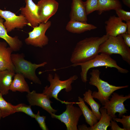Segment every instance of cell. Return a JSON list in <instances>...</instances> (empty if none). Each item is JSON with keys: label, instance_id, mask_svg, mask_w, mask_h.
<instances>
[{"label": "cell", "instance_id": "obj_34", "mask_svg": "<svg viewBox=\"0 0 130 130\" xmlns=\"http://www.w3.org/2000/svg\"><path fill=\"white\" fill-rule=\"evenodd\" d=\"M124 3L129 7H130V0H122Z\"/></svg>", "mask_w": 130, "mask_h": 130}, {"label": "cell", "instance_id": "obj_16", "mask_svg": "<svg viewBox=\"0 0 130 130\" xmlns=\"http://www.w3.org/2000/svg\"><path fill=\"white\" fill-rule=\"evenodd\" d=\"M87 16L84 2L82 0H72L70 20L87 22Z\"/></svg>", "mask_w": 130, "mask_h": 130}, {"label": "cell", "instance_id": "obj_28", "mask_svg": "<svg viewBox=\"0 0 130 130\" xmlns=\"http://www.w3.org/2000/svg\"><path fill=\"white\" fill-rule=\"evenodd\" d=\"M122 118L115 117L113 119L116 121L121 123L123 125V128L125 130H130V115H123Z\"/></svg>", "mask_w": 130, "mask_h": 130}, {"label": "cell", "instance_id": "obj_7", "mask_svg": "<svg viewBox=\"0 0 130 130\" xmlns=\"http://www.w3.org/2000/svg\"><path fill=\"white\" fill-rule=\"evenodd\" d=\"M76 102H72L66 104L65 110L60 115L53 113L51 114L52 118L57 119L64 123L67 130H78V121L82 115L80 108L73 105Z\"/></svg>", "mask_w": 130, "mask_h": 130}, {"label": "cell", "instance_id": "obj_17", "mask_svg": "<svg viewBox=\"0 0 130 130\" xmlns=\"http://www.w3.org/2000/svg\"><path fill=\"white\" fill-rule=\"evenodd\" d=\"M4 20L0 17V38L4 39L13 51L20 50L23 46V43L17 36L12 37L9 36L3 23Z\"/></svg>", "mask_w": 130, "mask_h": 130}, {"label": "cell", "instance_id": "obj_9", "mask_svg": "<svg viewBox=\"0 0 130 130\" xmlns=\"http://www.w3.org/2000/svg\"><path fill=\"white\" fill-rule=\"evenodd\" d=\"M111 96V97L103 107L107 110V113L112 119L116 117L115 114L117 112L118 113V116L120 117L128 111L124 103L127 100L130 99V94L124 96L114 92Z\"/></svg>", "mask_w": 130, "mask_h": 130}, {"label": "cell", "instance_id": "obj_11", "mask_svg": "<svg viewBox=\"0 0 130 130\" xmlns=\"http://www.w3.org/2000/svg\"><path fill=\"white\" fill-rule=\"evenodd\" d=\"M27 100L31 106H36L40 107L46 111L50 115L55 114L57 110L53 109L51 105L53 102L46 94L38 93L35 90L28 92L26 95Z\"/></svg>", "mask_w": 130, "mask_h": 130}, {"label": "cell", "instance_id": "obj_1", "mask_svg": "<svg viewBox=\"0 0 130 130\" xmlns=\"http://www.w3.org/2000/svg\"><path fill=\"white\" fill-rule=\"evenodd\" d=\"M106 34L101 37L86 38L76 44L70 58L73 64H79L90 60L98 54L100 45L109 37Z\"/></svg>", "mask_w": 130, "mask_h": 130}, {"label": "cell", "instance_id": "obj_23", "mask_svg": "<svg viewBox=\"0 0 130 130\" xmlns=\"http://www.w3.org/2000/svg\"><path fill=\"white\" fill-rule=\"evenodd\" d=\"M122 8V5L118 0H98L97 11L99 15L103 12L112 10Z\"/></svg>", "mask_w": 130, "mask_h": 130}, {"label": "cell", "instance_id": "obj_29", "mask_svg": "<svg viewBox=\"0 0 130 130\" xmlns=\"http://www.w3.org/2000/svg\"><path fill=\"white\" fill-rule=\"evenodd\" d=\"M39 124V126L42 130H49L46 124L45 120L46 117L44 116H41L39 110L36 114L34 118Z\"/></svg>", "mask_w": 130, "mask_h": 130}, {"label": "cell", "instance_id": "obj_3", "mask_svg": "<svg viewBox=\"0 0 130 130\" xmlns=\"http://www.w3.org/2000/svg\"><path fill=\"white\" fill-rule=\"evenodd\" d=\"M71 66L74 67L78 66H81V78L82 81L85 83L88 81L87 76L88 72L91 68L105 66L115 68L118 72L123 73H127L129 72L127 70L119 66L116 61L112 58L110 55L102 53L98 54L93 58L86 61L77 64H73Z\"/></svg>", "mask_w": 130, "mask_h": 130}, {"label": "cell", "instance_id": "obj_19", "mask_svg": "<svg viewBox=\"0 0 130 130\" xmlns=\"http://www.w3.org/2000/svg\"><path fill=\"white\" fill-rule=\"evenodd\" d=\"M15 73L8 70L0 71V89L3 95L8 94Z\"/></svg>", "mask_w": 130, "mask_h": 130}, {"label": "cell", "instance_id": "obj_27", "mask_svg": "<svg viewBox=\"0 0 130 130\" xmlns=\"http://www.w3.org/2000/svg\"><path fill=\"white\" fill-rule=\"evenodd\" d=\"M98 0H87L84 2L87 15L97 10Z\"/></svg>", "mask_w": 130, "mask_h": 130}, {"label": "cell", "instance_id": "obj_36", "mask_svg": "<svg viewBox=\"0 0 130 130\" xmlns=\"http://www.w3.org/2000/svg\"><path fill=\"white\" fill-rule=\"evenodd\" d=\"M0 92H1V91L0 89Z\"/></svg>", "mask_w": 130, "mask_h": 130}, {"label": "cell", "instance_id": "obj_21", "mask_svg": "<svg viewBox=\"0 0 130 130\" xmlns=\"http://www.w3.org/2000/svg\"><path fill=\"white\" fill-rule=\"evenodd\" d=\"M78 102H76L81 109L84 117L86 122L90 126L92 127L98 122V120L91 110L85 104L83 98L78 97Z\"/></svg>", "mask_w": 130, "mask_h": 130}, {"label": "cell", "instance_id": "obj_5", "mask_svg": "<svg viewBox=\"0 0 130 130\" xmlns=\"http://www.w3.org/2000/svg\"><path fill=\"white\" fill-rule=\"evenodd\" d=\"M78 78L77 75H74L66 80H60V77L57 73H55L54 77L52 74H49L47 79L50 83V85H46L44 88L43 93L46 95L50 98H53L62 104H66L71 103L72 102L65 101L60 99L58 98V95L63 89H65L67 92L71 91L72 89V83Z\"/></svg>", "mask_w": 130, "mask_h": 130}, {"label": "cell", "instance_id": "obj_22", "mask_svg": "<svg viewBox=\"0 0 130 130\" xmlns=\"http://www.w3.org/2000/svg\"><path fill=\"white\" fill-rule=\"evenodd\" d=\"M101 116L99 121L91 127H88L87 130H106L110 126L111 117L107 113V110L102 107L99 108Z\"/></svg>", "mask_w": 130, "mask_h": 130}, {"label": "cell", "instance_id": "obj_13", "mask_svg": "<svg viewBox=\"0 0 130 130\" xmlns=\"http://www.w3.org/2000/svg\"><path fill=\"white\" fill-rule=\"evenodd\" d=\"M25 6L20 8V14L25 18L29 26L33 28L38 26L41 22L38 14V6L32 0H25Z\"/></svg>", "mask_w": 130, "mask_h": 130}, {"label": "cell", "instance_id": "obj_6", "mask_svg": "<svg viewBox=\"0 0 130 130\" xmlns=\"http://www.w3.org/2000/svg\"><path fill=\"white\" fill-rule=\"evenodd\" d=\"M98 53L109 55H120L123 59L130 65V49L124 42L121 34L115 37L109 36L99 46Z\"/></svg>", "mask_w": 130, "mask_h": 130}, {"label": "cell", "instance_id": "obj_15", "mask_svg": "<svg viewBox=\"0 0 130 130\" xmlns=\"http://www.w3.org/2000/svg\"><path fill=\"white\" fill-rule=\"evenodd\" d=\"M13 52L11 48L7 47L6 42H0V71L8 70L15 72L11 59Z\"/></svg>", "mask_w": 130, "mask_h": 130}, {"label": "cell", "instance_id": "obj_31", "mask_svg": "<svg viewBox=\"0 0 130 130\" xmlns=\"http://www.w3.org/2000/svg\"><path fill=\"white\" fill-rule=\"evenodd\" d=\"M125 44L129 47H130V34L126 33L121 34Z\"/></svg>", "mask_w": 130, "mask_h": 130}, {"label": "cell", "instance_id": "obj_26", "mask_svg": "<svg viewBox=\"0 0 130 130\" xmlns=\"http://www.w3.org/2000/svg\"><path fill=\"white\" fill-rule=\"evenodd\" d=\"M15 113L22 112L24 113L32 118H34L36 114L34 113L31 108V106L24 104H20L14 105Z\"/></svg>", "mask_w": 130, "mask_h": 130}, {"label": "cell", "instance_id": "obj_25", "mask_svg": "<svg viewBox=\"0 0 130 130\" xmlns=\"http://www.w3.org/2000/svg\"><path fill=\"white\" fill-rule=\"evenodd\" d=\"M0 92V110L2 118H4L15 113L14 105L6 101L2 97Z\"/></svg>", "mask_w": 130, "mask_h": 130}, {"label": "cell", "instance_id": "obj_10", "mask_svg": "<svg viewBox=\"0 0 130 130\" xmlns=\"http://www.w3.org/2000/svg\"><path fill=\"white\" fill-rule=\"evenodd\" d=\"M0 17L4 19L3 23L7 32H10L15 28L22 29L28 23L25 18L19 14L17 16L9 11L3 10L0 9Z\"/></svg>", "mask_w": 130, "mask_h": 130}, {"label": "cell", "instance_id": "obj_4", "mask_svg": "<svg viewBox=\"0 0 130 130\" xmlns=\"http://www.w3.org/2000/svg\"><path fill=\"white\" fill-rule=\"evenodd\" d=\"M11 59L15 73L22 74L25 78L35 84H41L40 80L36 74V71L39 67H44L47 64V62H44L39 64L32 63L25 59L24 54L23 53L12 54Z\"/></svg>", "mask_w": 130, "mask_h": 130}, {"label": "cell", "instance_id": "obj_24", "mask_svg": "<svg viewBox=\"0 0 130 130\" xmlns=\"http://www.w3.org/2000/svg\"><path fill=\"white\" fill-rule=\"evenodd\" d=\"M92 91L90 89L83 94V98L84 102L87 103L90 106L91 110L98 120L101 117V114L99 111L100 105L94 99L92 95Z\"/></svg>", "mask_w": 130, "mask_h": 130}, {"label": "cell", "instance_id": "obj_33", "mask_svg": "<svg viewBox=\"0 0 130 130\" xmlns=\"http://www.w3.org/2000/svg\"><path fill=\"white\" fill-rule=\"evenodd\" d=\"M126 33L130 34V20L126 21Z\"/></svg>", "mask_w": 130, "mask_h": 130}, {"label": "cell", "instance_id": "obj_14", "mask_svg": "<svg viewBox=\"0 0 130 130\" xmlns=\"http://www.w3.org/2000/svg\"><path fill=\"white\" fill-rule=\"evenodd\" d=\"M105 23L106 25L105 26L106 34L109 36L115 37L126 32V23L115 15L110 16Z\"/></svg>", "mask_w": 130, "mask_h": 130}, {"label": "cell", "instance_id": "obj_37", "mask_svg": "<svg viewBox=\"0 0 130 130\" xmlns=\"http://www.w3.org/2000/svg\"></svg>", "mask_w": 130, "mask_h": 130}, {"label": "cell", "instance_id": "obj_2", "mask_svg": "<svg viewBox=\"0 0 130 130\" xmlns=\"http://www.w3.org/2000/svg\"><path fill=\"white\" fill-rule=\"evenodd\" d=\"M100 73L98 69H93L90 73L91 76L89 83L90 85L96 86L98 89V91L92 92L93 97L98 100L104 106L109 101L110 97L113 92L119 89L127 88L129 86H116L110 84L101 79Z\"/></svg>", "mask_w": 130, "mask_h": 130}, {"label": "cell", "instance_id": "obj_18", "mask_svg": "<svg viewBox=\"0 0 130 130\" xmlns=\"http://www.w3.org/2000/svg\"><path fill=\"white\" fill-rule=\"evenodd\" d=\"M95 26L87 22L71 20L68 22L66 26V30L69 32L74 33L80 34L85 32L95 29Z\"/></svg>", "mask_w": 130, "mask_h": 130}, {"label": "cell", "instance_id": "obj_8", "mask_svg": "<svg viewBox=\"0 0 130 130\" xmlns=\"http://www.w3.org/2000/svg\"><path fill=\"white\" fill-rule=\"evenodd\" d=\"M51 25V22L48 20L46 23H41L38 26L33 27L32 31L28 33V37L25 39V43L41 48L47 45L49 39L45 33Z\"/></svg>", "mask_w": 130, "mask_h": 130}, {"label": "cell", "instance_id": "obj_20", "mask_svg": "<svg viewBox=\"0 0 130 130\" xmlns=\"http://www.w3.org/2000/svg\"><path fill=\"white\" fill-rule=\"evenodd\" d=\"M25 78L22 74L16 73L10 88V90L13 92L18 91L21 92H30L29 86L26 81Z\"/></svg>", "mask_w": 130, "mask_h": 130}, {"label": "cell", "instance_id": "obj_12", "mask_svg": "<svg viewBox=\"0 0 130 130\" xmlns=\"http://www.w3.org/2000/svg\"><path fill=\"white\" fill-rule=\"evenodd\" d=\"M37 5L38 14L41 23H46L58 10L59 4L55 0H40Z\"/></svg>", "mask_w": 130, "mask_h": 130}, {"label": "cell", "instance_id": "obj_35", "mask_svg": "<svg viewBox=\"0 0 130 130\" xmlns=\"http://www.w3.org/2000/svg\"><path fill=\"white\" fill-rule=\"evenodd\" d=\"M2 117V114L0 111V120Z\"/></svg>", "mask_w": 130, "mask_h": 130}, {"label": "cell", "instance_id": "obj_30", "mask_svg": "<svg viewBox=\"0 0 130 130\" xmlns=\"http://www.w3.org/2000/svg\"><path fill=\"white\" fill-rule=\"evenodd\" d=\"M118 17L122 21H126L130 20V12L126 11L122 8H119L115 10Z\"/></svg>", "mask_w": 130, "mask_h": 130}, {"label": "cell", "instance_id": "obj_32", "mask_svg": "<svg viewBox=\"0 0 130 130\" xmlns=\"http://www.w3.org/2000/svg\"><path fill=\"white\" fill-rule=\"evenodd\" d=\"M111 130H125L124 128L119 127L117 124L116 121L112 119L110 121Z\"/></svg>", "mask_w": 130, "mask_h": 130}]
</instances>
